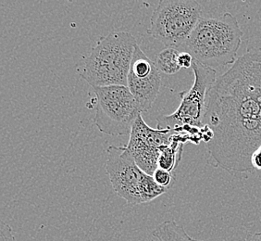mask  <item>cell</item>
<instances>
[{"label": "cell", "mask_w": 261, "mask_h": 241, "mask_svg": "<svg viewBox=\"0 0 261 241\" xmlns=\"http://www.w3.org/2000/svg\"><path fill=\"white\" fill-rule=\"evenodd\" d=\"M203 124L214 132L206 144L211 164L230 173L254 171L252 155L261 146V49H250L217 78Z\"/></svg>", "instance_id": "obj_1"}, {"label": "cell", "mask_w": 261, "mask_h": 241, "mask_svg": "<svg viewBox=\"0 0 261 241\" xmlns=\"http://www.w3.org/2000/svg\"><path fill=\"white\" fill-rule=\"evenodd\" d=\"M243 32L230 12L217 18H201L186 43L178 50L191 54L202 65L216 70L233 65L242 44Z\"/></svg>", "instance_id": "obj_2"}, {"label": "cell", "mask_w": 261, "mask_h": 241, "mask_svg": "<svg viewBox=\"0 0 261 241\" xmlns=\"http://www.w3.org/2000/svg\"><path fill=\"white\" fill-rule=\"evenodd\" d=\"M136 44L134 35L125 31H112L101 37L86 59L82 77L93 88L127 86Z\"/></svg>", "instance_id": "obj_3"}, {"label": "cell", "mask_w": 261, "mask_h": 241, "mask_svg": "<svg viewBox=\"0 0 261 241\" xmlns=\"http://www.w3.org/2000/svg\"><path fill=\"white\" fill-rule=\"evenodd\" d=\"M106 170L116 194L130 205L150 202L167 191L136 164L124 146L109 147Z\"/></svg>", "instance_id": "obj_4"}, {"label": "cell", "mask_w": 261, "mask_h": 241, "mask_svg": "<svg viewBox=\"0 0 261 241\" xmlns=\"http://www.w3.org/2000/svg\"><path fill=\"white\" fill-rule=\"evenodd\" d=\"M203 8L195 0H161L147 33L167 47L179 50L200 20Z\"/></svg>", "instance_id": "obj_5"}, {"label": "cell", "mask_w": 261, "mask_h": 241, "mask_svg": "<svg viewBox=\"0 0 261 241\" xmlns=\"http://www.w3.org/2000/svg\"><path fill=\"white\" fill-rule=\"evenodd\" d=\"M96 95L95 124L109 136L130 135L142 109L128 86H111L93 88Z\"/></svg>", "instance_id": "obj_6"}, {"label": "cell", "mask_w": 261, "mask_h": 241, "mask_svg": "<svg viewBox=\"0 0 261 241\" xmlns=\"http://www.w3.org/2000/svg\"><path fill=\"white\" fill-rule=\"evenodd\" d=\"M192 69L195 74L193 86L189 90L180 93L181 103L173 113L158 118L156 129L174 130L184 126L198 128L204 126L207 95L216 82L217 71L195 60Z\"/></svg>", "instance_id": "obj_7"}, {"label": "cell", "mask_w": 261, "mask_h": 241, "mask_svg": "<svg viewBox=\"0 0 261 241\" xmlns=\"http://www.w3.org/2000/svg\"><path fill=\"white\" fill-rule=\"evenodd\" d=\"M174 131L159 130L147 126L141 114L130 131V138L125 149L135 159L136 164L149 176L159 168L161 148L169 144Z\"/></svg>", "instance_id": "obj_8"}, {"label": "cell", "mask_w": 261, "mask_h": 241, "mask_svg": "<svg viewBox=\"0 0 261 241\" xmlns=\"http://www.w3.org/2000/svg\"><path fill=\"white\" fill-rule=\"evenodd\" d=\"M127 86L143 112L148 111L153 106L161 91V70L138 44L135 47Z\"/></svg>", "instance_id": "obj_9"}, {"label": "cell", "mask_w": 261, "mask_h": 241, "mask_svg": "<svg viewBox=\"0 0 261 241\" xmlns=\"http://www.w3.org/2000/svg\"><path fill=\"white\" fill-rule=\"evenodd\" d=\"M151 241H207L193 238L185 227L174 220L162 222L151 233Z\"/></svg>", "instance_id": "obj_10"}, {"label": "cell", "mask_w": 261, "mask_h": 241, "mask_svg": "<svg viewBox=\"0 0 261 241\" xmlns=\"http://www.w3.org/2000/svg\"><path fill=\"white\" fill-rule=\"evenodd\" d=\"M180 51L176 49L166 47L161 51L156 58V65L161 73L168 76L175 75L181 70V66L179 64V55Z\"/></svg>", "instance_id": "obj_11"}, {"label": "cell", "mask_w": 261, "mask_h": 241, "mask_svg": "<svg viewBox=\"0 0 261 241\" xmlns=\"http://www.w3.org/2000/svg\"><path fill=\"white\" fill-rule=\"evenodd\" d=\"M153 179L156 182L158 186L166 188L167 190L171 188L173 182L175 180L174 173H171L167 170H163L161 168H158L153 174Z\"/></svg>", "instance_id": "obj_12"}, {"label": "cell", "mask_w": 261, "mask_h": 241, "mask_svg": "<svg viewBox=\"0 0 261 241\" xmlns=\"http://www.w3.org/2000/svg\"><path fill=\"white\" fill-rule=\"evenodd\" d=\"M0 241H16L12 228L5 221L0 223Z\"/></svg>", "instance_id": "obj_13"}, {"label": "cell", "mask_w": 261, "mask_h": 241, "mask_svg": "<svg viewBox=\"0 0 261 241\" xmlns=\"http://www.w3.org/2000/svg\"><path fill=\"white\" fill-rule=\"evenodd\" d=\"M194 62V58L192 57L191 54L187 53V52H181L179 55V64L181 66V68L188 69L192 68Z\"/></svg>", "instance_id": "obj_14"}, {"label": "cell", "mask_w": 261, "mask_h": 241, "mask_svg": "<svg viewBox=\"0 0 261 241\" xmlns=\"http://www.w3.org/2000/svg\"><path fill=\"white\" fill-rule=\"evenodd\" d=\"M251 163L254 170L261 171V146L256 149V151L253 153L251 158Z\"/></svg>", "instance_id": "obj_15"}, {"label": "cell", "mask_w": 261, "mask_h": 241, "mask_svg": "<svg viewBox=\"0 0 261 241\" xmlns=\"http://www.w3.org/2000/svg\"><path fill=\"white\" fill-rule=\"evenodd\" d=\"M245 241H261V232H257L247 236Z\"/></svg>", "instance_id": "obj_16"}]
</instances>
